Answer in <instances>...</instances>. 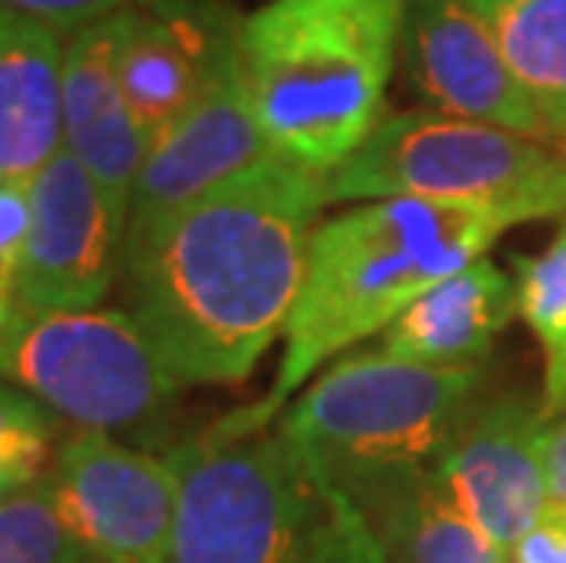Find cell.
<instances>
[{"label":"cell","mask_w":566,"mask_h":563,"mask_svg":"<svg viewBox=\"0 0 566 563\" xmlns=\"http://www.w3.org/2000/svg\"><path fill=\"white\" fill-rule=\"evenodd\" d=\"M0 563H92L59 517L48 476L0 501Z\"/></svg>","instance_id":"obj_20"},{"label":"cell","mask_w":566,"mask_h":563,"mask_svg":"<svg viewBox=\"0 0 566 563\" xmlns=\"http://www.w3.org/2000/svg\"><path fill=\"white\" fill-rule=\"evenodd\" d=\"M0 4L27 11V15L48 22L59 33H77L84 27H92V22L114 15V11L143 4V0H0Z\"/></svg>","instance_id":"obj_24"},{"label":"cell","mask_w":566,"mask_h":563,"mask_svg":"<svg viewBox=\"0 0 566 563\" xmlns=\"http://www.w3.org/2000/svg\"><path fill=\"white\" fill-rule=\"evenodd\" d=\"M63 33L0 4V184H30L63 143Z\"/></svg>","instance_id":"obj_15"},{"label":"cell","mask_w":566,"mask_h":563,"mask_svg":"<svg viewBox=\"0 0 566 563\" xmlns=\"http://www.w3.org/2000/svg\"><path fill=\"white\" fill-rule=\"evenodd\" d=\"M520 315L545 352V406L548 417H566V223L537 257H512Z\"/></svg>","instance_id":"obj_19"},{"label":"cell","mask_w":566,"mask_h":563,"mask_svg":"<svg viewBox=\"0 0 566 563\" xmlns=\"http://www.w3.org/2000/svg\"><path fill=\"white\" fill-rule=\"evenodd\" d=\"M242 27L245 15L227 0H143L117 11V81L150 147L198 100Z\"/></svg>","instance_id":"obj_13"},{"label":"cell","mask_w":566,"mask_h":563,"mask_svg":"<svg viewBox=\"0 0 566 563\" xmlns=\"http://www.w3.org/2000/svg\"><path fill=\"white\" fill-rule=\"evenodd\" d=\"M125 238L128 209L63 147L30 184V227L15 274L19 315L99 307L125 268Z\"/></svg>","instance_id":"obj_9"},{"label":"cell","mask_w":566,"mask_h":563,"mask_svg":"<svg viewBox=\"0 0 566 563\" xmlns=\"http://www.w3.org/2000/svg\"><path fill=\"white\" fill-rule=\"evenodd\" d=\"M63 143L106 195L128 209L150 143L117 81V11L66 41Z\"/></svg>","instance_id":"obj_14"},{"label":"cell","mask_w":566,"mask_h":563,"mask_svg":"<svg viewBox=\"0 0 566 563\" xmlns=\"http://www.w3.org/2000/svg\"><path fill=\"white\" fill-rule=\"evenodd\" d=\"M515 315V279L483 257L406 307L380 333V352L420 366H479Z\"/></svg>","instance_id":"obj_16"},{"label":"cell","mask_w":566,"mask_h":563,"mask_svg":"<svg viewBox=\"0 0 566 563\" xmlns=\"http://www.w3.org/2000/svg\"><path fill=\"white\" fill-rule=\"evenodd\" d=\"M329 176L268 154L165 217L128 227L125 296L179 385H238L285 333Z\"/></svg>","instance_id":"obj_1"},{"label":"cell","mask_w":566,"mask_h":563,"mask_svg":"<svg viewBox=\"0 0 566 563\" xmlns=\"http://www.w3.org/2000/svg\"><path fill=\"white\" fill-rule=\"evenodd\" d=\"M402 59L409 85L439 114L552 139L486 19L468 0H406Z\"/></svg>","instance_id":"obj_11"},{"label":"cell","mask_w":566,"mask_h":563,"mask_svg":"<svg viewBox=\"0 0 566 563\" xmlns=\"http://www.w3.org/2000/svg\"><path fill=\"white\" fill-rule=\"evenodd\" d=\"M245 30V27H242ZM274 154L263 139L249 95L245 48L238 38L216 59L209 81L187 114L147 150L128 201V227L150 223L249 165Z\"/></svg>","instance_id":"obj_12"},{"label":"cell","mask_w":566,"mask_h":563,"mask_svg":"<svg viewBox=\"0 0 566 563\" xmlns=\"http://www.w3.org/2000/svg\"><path fill=\"white\" fill-rule=\"evenodd\" d=\"M391 563H512L509 549L461 517L436 483H420L369 520Z\"/></svg>","instance_id":"obj_18"},{"label":"cell","mask_w":566,"mask_h":563,"mask_svg":"<svg viewBox=\"0 0 566 563\" xmlns=\"http://www.w3.org/2000/svg\"><path fill=\"white\" fill-rule=\"evenodd\" d=\"M545 417L530 395L475 399L431 469L439 494L504 549L548 505Z\"/></svg>","instance_id":"obj_10"},{"label":"cell","mask_w":566,"mask_h":563,"mask_svg":"<svg viewBox=\"0 0 566 563\" xmlns=\"http://www.w3.org/2000/svg\"><path fill=\"white\" fill-rule=\"evenodd\" d=\"M512 563H566V505L548 501L541 517L509 549Z\"/></svg>","instance_id":"obj_25"},{"label":"cell","mask_w":566,"mask_h":563,"mask_svg":"<svg viewBox=\"0 0 566 563\" xmlns=\"http://www.w3.org/2000/svg\"><path fill=\"white\" fill-rule=\"evenodd\" d=\"M479 366H420L384 352L336 358L296 395L279 436L318 487L366 520L428 483L442 442L483 392Z\"/></svg>","instance_id":"obj_4"},{"label":"cell","mask_w":566,"mask_h":563,"mask_svg":"<svg viewBox=\"0 0 566 563\" xmlns=\"http://www.w3.org/2000/svg\"><path fill=\"white\" fill-rule=\"evenodd\" d=\"M55 417L22 388L0 385V501L22 494L48 476Z\"/></svg>","instance_id":"obj_21"},{"label":"cell","mask_w":566,"mask_h":563,"mask_svg":"<svg viewBox=\"0 0 566 563\" xmlns=\"http://www.w3.org/2000/svg\"><path fill=\"white\" fill-rule=\"evenodd\" d=\"M552 139L566 143V0H468Z\"/></svg>","instance_id":"obj_17"},{"label":"cell","mask_w":566,"mask_h":563,"mask_svg":"<svg viewBox=\"0 0 566 563\" xmlns=\"http://www.w3.org/2000/svg\"><path fill=\"white\" fill-rule=\"evenodd\" d=\"M30 184H0V333L19 315L15 274L30 227Z\"/></svg>","instance_id":"obj_23"},{"label":"cell","mask_w":566,"mask_h":563,"mask_svg":"<svg viewBox=\"0 0 566 563\" xmlns=\"http://www.w3.org/2000/svg\"><path fill=\"white\" fill-rule=\"evenodd\" d=\"M428 198L512 227L566 217V158L541 139L446 114H395L329 176V201Z\"/></svg>","instance_id":"obj_6"},{"label":"cell","mask_w":566,"mask_h":563,"mask_svg":"<svg viewBox=\"0 0 566 563\" xmlns=\"http://www.w3.org/2000/svg\"><path fill=\"white\" fill-rule=\"evenodd\" d=\"M48 487L92 563H168L179 501L172 458L81 428L55 450Z\"/></svg>","instance_id":"obj_8"},{"label":"cell","mask_w":566,"mask_h":563,"mask_svg":"<svg viewBox=\"0 0 566 563\" xmlns=\"http://www.w3.org/2000/svg\"><path fill=\"white\" fill-rule=\"evenodd\" d=\"M545 479L548 501L566 505V417L545 428Z\"/></svg>","instance_id":"obj_26"},{"label":"cell","mask_w":566,"mask_h":563,"mask_svg":"<svg viewBox=\"0 0 566 563\" xmlns=\"http://www.w3.org/2000/svg\"><path fill=\"white\" fill-rule=\"evenodd\" d=\"M406 0H268L242 48L274 154L333 176L384 122Z\"/></svg>","instance_id":"obj_3"},{"label":"cell","mask_w":566,"mask_h":563,"mask_svg":"<svg viewBox=\"0 0 566 563\" xmlns=\"http://www.w3.org/2000/svg\"><path fill=\"white\" fill-rule=\"evenodd\" d=\"M176 531L168 563H300L322 517L325 490L279 428L252 414L223 417L176 447Z\"/></svg>","instance_id":"obj_5"},{"label":"cell","mask_w":566,"mask_h":563,"mask_svg":"<svg viewBox=\"0 0 566 563\" xmlns=\"http://www.w3.org/2000/svg\"><path fill=\"white\" fill-rule=\"evenodd\" d=\"M509 227L490 209L428 198L363 201L318 223L285 326L279 377L252 414L271 425L322 363L384 333L439 282L483 260Z\"/></svg>","instance_id":"obj_2"},{"label":"cell","mask_w":566,"mask_h":563,"mask_svg":"<svg viewBox=\"0 0 566 563\" xmlns=\"http://www.w3.org/2000/svg\"><path fill=\"white\" fill-rule=\"evenodd\" d=\"M325 490V487H322ZM300 563H391L377 531L352 501L336 490H325L322 517L311 531V542Z\"/></svg>","instance_id":"obj_22"},{"label":"cell","mask_w":566,"mask_h":563,"mask_svg":"<svg viewBox=\"0 0 566 563\" xmlns=\"http://www.w3.org/2000/svg\"><path fill=\"white\" fill-rule=\"evenodd\" d=\"M0 380L111 436L154 432L184 388L132 311L117 307L15 315L0 333Z\"/></svg>","instance_id":"obj_7"}]
</instances>
